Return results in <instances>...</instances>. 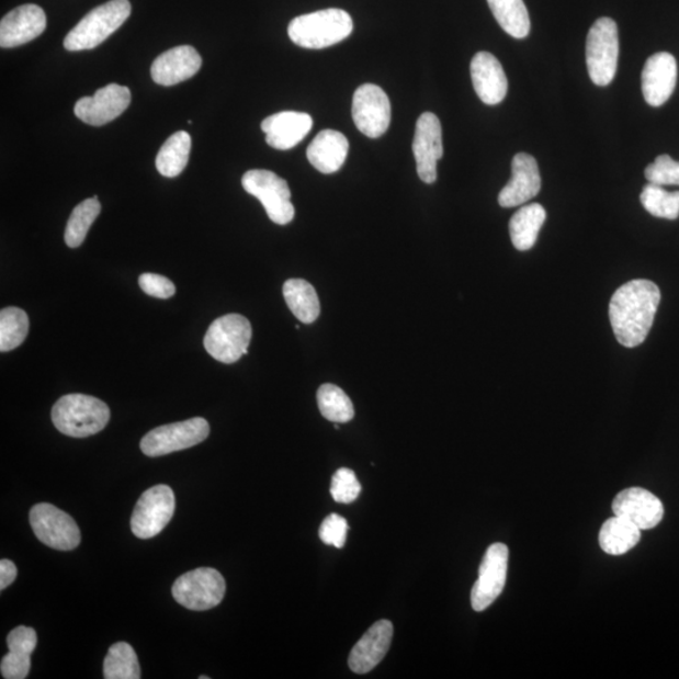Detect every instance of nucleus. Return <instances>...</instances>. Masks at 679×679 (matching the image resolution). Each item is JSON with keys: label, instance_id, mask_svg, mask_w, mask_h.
<instances>
[{"label": "nucleus", "instance_id": "obj_41", "mask_svg": "<svg viewBox=\"0 0 679 679\" xmlns=\"http://www.w3.org/2000/svg\"><path fill=\"white\" fill-rule=\"evenodd\" d=\"M16 578V567L11 561L0 562V589L10 587Z\"/></svg>", "mask_w": 679, "mask_h": 679}, {"label": "nucleus", "instance_id": "obj_39", "mask_svg": "<svg viewBox=\"0 0 679 679\" xmlns=\"http://www.w3.org/2000/svg\"><path fill=\"white\" fill-rule=\"evenodd\" d=\"M7 644L11 652L31 656L37 647V633L30 626H16L8 634Z\"/></svg>", "mask_w": 679, "mask_h": 679}, {"label": "nucleus", "instance_id": "obj_13", "mask_svg": "<svg viewBox=\"0 0 679 679\" xmlns=\"http://www.w3.org/2000/svg\"><path fill=\"white\" fill-rule=\"evenodd\" d=\"M507 567H509V547L501 543L489 546L479 566L478 580L471 592L472 608L476 612H484L501 596Z\"/></svg>", "mask_w": 679, "mask_h": 679}, {"label": "nucleus", "instance_id": "obj_14", "mask_svg": "<svg viewBox=\"0 0 679 679\" xmlns=\"http://www.w3.org/2000/svg\"><path fill=\"white\" fill-rule=\"evenodd\" d=\"M131 102V90L125 86L111 83L97 91L93 97L77 101L75 115L84 124L102 126L125 113Z\"/></svg>", "mask_w": 679, "mask_h": 679}, {"label": "nucleus", "instance_id": "obj_20", "mask_svg": "<svg viewBox=\"0 0 679 679\" xmlns=\"http://www.w3.org/2000/svg\"><path fill=\"white\" fill-rule=\"evenodd\" d=\"M471 77L475 91L486 105L495 106L502 102L509 90L503 67L488 52H478L471 63Z\"/></svg>", "mask_w": 679, "mask_h": 679}, {"label": "nucleus", "instance_id": "obj_12", "mask_svg": "<svg viewBox=\"0 0 679 679\" xmlns=\"http://www.w3.org/2000/svg\"><path fill=\"white\" fill-rule=\"evenodd\" d=\"M351 113L361 134L377 139L388 132L392 106L389 98L380 86H360L352 98Z\"/></svg>", "mask_w": 679, "mask_h": 679}, {"label": "nucleus", "instance_id": "obj_11", "mask_svg": "<svg viewBox=\"0 0 679 679\" xmlns=\"http://www.w3.org/2000/svg\"><path fill=\"white\" fill-rule=\"evenodd\" d=\"M174 512L173 489L167 485L149 488L135 506L132 518L133 534L143 540L159 535L173 519Z\"/></svg>", "mask_w": 679, "mask_h": 679}, {"label": "nucleus", "instance_id": "obj_8", "mask_svg": "<svg viewBox=\"0 0 679 679\" xmlns=\"http://www.w3.org/2000/svg\"><path fill=\"white\" fill-rule=\"evenodd\" d=\"M226 589V580L219 572L212 567H200L177 579L171 591L180 606L204 612L220 604Z\"/></svg>", "mask_w": 679, "mask_h": 679}, {"label": "nucleus", "instance_id": "obj_33", "mask_svg": "<svg viewBox=\"0 0 679 679\" xmlns=\"http://www.w3.org/2000/svg\"><path fill=\"white\" fill-rule=\"evenodd\" d=\"M29 330V315L22 308H3L0 312V351L8 352L21 347Z\"/></svg>", "mask_w": 679, "mask_h": 679}, {"label": "nucleus", "instance_id": "obj_6", "mask_svg": "<svg viewBox=\"0 0 679 679\" xmlns=\"http://www.w3.org/2000/svg\"><path fill=\"white\" fill-rule=\"evenodd\" d=\"M619 58L618 25L612 19H599L588 33L587 66L590 79L597 86L614 80Z\"/></svg>", "mask_w": 679, "mask_h": 679}, {"label": "nucleus", "instance_id": "obj_19", "mask_svg": "<svg viewBox=\"0 0 679 679\" xmlns=\"http://www.w3.org/2000/svg\"><path fill=\"white\" fill-rule=\"evenodd\" d=\"M541 189L537 161L525 152L516 154L512 160V177L498 195L503 208H513L535 197Z\"/></svg>", "mask_w": 679, "mask_h": 679}, {"label": "nucleus", "instance_id": "obj_26", "mask_svg": "<svg viewBox=\"0 0 679 679\" xmlns=\"http://www.w3.org/2000/svg\"><path fill=\"white\" fill-rule=\"evenodd\" d=\"M283 297L301 322L313 324L319 319L320 301L312 283L301 279L288 280L283 285Z\"/></svg>", "mask_w": 679, "mask_h": 679}, {"label": "nucleus", "instance_id": "obj_31", "mask_svg": "<svg viewBox=\"0 0 679 679\" xmlns=\"http://www.w3.org/2000/svg\"><path fill=\"white\" fill-rule=\"evenodd\" d=\"M317 406L324 418L333 423H348L355 416L354 406L339 386L324 384L317 391Z\"/></svg>", "mask_w": 679, "mask_h": 679}, {"label": "nucleus", "instance_id": "obj_32", "mask_svg": "<svg viewBox=\"0 0 679 679\" xmlns=\"http://www.w3.org/2000/svg\"><path fill=\"white\" fill-rule=\"evenodd\" d=\"M101 213V203L98 196L86 200L73 210L70 219L67 222L65 231V242L70 248H79L88 236L93 222Z\"/></svg>", "mask_w": 679, "mask_h": 679}, {"label": "nucleus", "instance_id": "obj_4", "mask_svg": "<svg viewBox=\"0 0 679 679\" xmlns=\"http://www.w3.org/2000/svg\"><path fill=\"white\" fill-rule=\"evenodd\" d=\"M131 14L132 4L128 0H110L94 8L67 34L65 48L70 52L97 48L122 27Z\"/></svg>", "mask_w": 679, "mask_h": 679}, {"label": "nucleus", "instance_id": "obj_16", "mask_svg": "<svg viewBox=\"0 0 679 679\" xmlns=\"http://www.w3.org/2000/svg\"><path fill=\"white\" fill-rule=\"evenodd\" d=\"M612 507L615 516L634 523L641 531L655 529L665 516V507L659 498L640 487L619 493Z\"/></svg>", "mask_w": 679, "mask_h": 679}, {"label": "nucleus", "instance_id": "obj_18", "mask_svg": "<svg viewBox=\"0 0 679 679\" xmlns=\"http://www.w3.org/2000/svg\"><path fill=\"white\" fill-rule=\"evenodd\" d=\"M676 83L677 61L672 55L659 52L647 59L642 72V91L648 105H664L672 97Z\"/></svg>", "mask_w": 679, "mask_h": 679}, {"label": "nucleus", "instance_id": "obj_7", "mask_svg": "<svg viewBox=\"0 0 679 679\" xmlns=\"http://www.w3.org/2000/svg\"><path fill=\"white\" fill-rule=\"evenodd\" d=\"M248 194L257 197L264 206L269 218L280 226H286L295 217V206L291 203L290 186L285 179L273 171L249 170L242 178Z\"/></svg>", "mask_w": 679, "mask_h": 679}, {"label": "nucleus", "instance_id": "obj_28", "mask_svg": "<svg viewBox=\"0 0 679 679\" xmlns=\"http://www.w3.org/2000/svg\"><path fill=\"white\" fill-rule=\"evenodd\" d=\"M192 149V137L178 132L169 137L157 155V169L162 177L176 178L183 173Z\"/></svg>", "mask_w": 679, "mask_h": 679}, {"label": "nucleus", "instance_id": "obj_9", "mask_svg": "<svg viewBox=\"0 0 679 679\" xmlns=\"http://www.w3.org/2000/svg\"><path fill=\"white\" fill-rule=\"evenodd\" d=\"M210 432V423L205 419L192 418L184 422L152 429L143 438L140 449L148 457H160V455L192 449L204 442Z\"/></svg>", "mask_w": 679, "mask_h": 679}, {"label": "nucleus", "instance_id": "obj_25", "mask_svg": "<svg viewBox=\"0 0 679 679\" xmlns=\"http://www.w3.org/2000/svg\"><path fill=\"white\" fill-rule=\"evenodd\" d=\"M546 220V211L537 203L522 206L510 220L512 245L519 251H529L535 246L541 228Z\"/></svg>", "mask_w": 679, "mask_h": 679}, {"label": "nucleus", "instance_id": "obj_3", "mask_svg": "<svg viewBox=\"0 0 679 679\" xmlns=\"http://www.w3.org/2000/svg\"><path fill=\"white\" fill-rule=\"evenodd\" d=\"M354 23L348 12L339 8L297 16L288 25V36L298 47L322 49L347 39Z\"/></svg>", "mask_w": 679, "mask_h": 679}, {"label": "nucleus", "instance_id": "obj_15", "mask_svg": "<svg viewBox=\"0 0 679 679\" xmlns=\"http://www.w3.org/2000/svg\"><path fill=\"white\" fill-rule=\"evenodd\" d=\"M412 154L419 178L427 184H433L437 180V162L443 157L442 125L434 114L425 113L419 116Z\"/></svg>", "mask_w": 679, "mask_h": 679}, {"label": "nucleus", "instance_id": "obj_2", "mask_svg": "<svg viewBox=\"0 0 679 679\" xmlns=\"http://www.w3.org/2000/svg\"><path fill=\"white\" fill-rule=\"evenodd\" d=\"M106 403L84 394H68L52 409V422L65 435L86 438L98 434L110 420Z\"/></svg>", "mask_w": 679, "mask_h": 679}, {"label": "nucleus", "instance_id": "obj_35", "mask_svg": "<svg viewBox=\"0 0 679 679\" xmlns=\"http://www.w3.org/2000/svg\"><path fill=\"white\" fill-rule=\"evenodd\" d=\"M331 496L339 503H351L357 500L361 493V485L355 472L349 468H340L331 480Z\"/></svg>", "mask_w": 679, "mask_h": 679}, {"label": "nucleus", "instance_id": "obj_30", "mask_svg": "<svg viewBox=\"0 0 679 679\" xmlns=\"http://www.w3.org/2000/svg\"><path fill=\"white\" fill-rule=\"evenodd\" d=\"M103 677L106 679H140L139 660L131 644L118 642L109 648L103 661Z\"/></svg>", "mask_w": 679, "mask_h": 679}, {"label": "nucleus", "instance_id": "obj_34", "mask_svg": "<svg viewBox=\"0 0 679 679\" xmlns=\"http://www.w3.org/2000/svg\"><path fill=\"white\" fill-rule=\"evenodd\" d=\"M641 203L657 218L675 220L679 217V192H667L664 186L649 183L643 188Z\"/></svg>", "mask_w": 679, "mask_h": 679}, {"label": "nucleus", "instance_id": "obj_24", "mask_svg": "<svg viewBox=\"0 0 679 679\" xmlns=\"http://www.w3.org/2000/svg\"><path fill=\"white\" fill-rule=\"evenodd\" d=\"M349 142L337 131H322L307 148V159L322 174L337 173L347 161Z\"/></svg>", "mask_w": 679, "mask_h": 679}, {"label": "nucleus", "instance_id": "obj_38", "mask_svg": "<svg viewBox=\"0 0 679 679\" xmlns=\"http://www.w3.org/2000/svg\"><path fill=\"white\" fill-rule=\"evenodd\" d=\"M139 286L146 295L167 299L176 295V285L169 279L157 273H144L139 278Z\"/></svg>", "mask_w": 679, "mask_h": 679}, {"label": "nucleus", "instance_id": "obj_5", "mask_svg": "<svg viewBox=\"0 0 679 679\" xmlns=\"http://www.w3.org/2000/svg\"><path fill=\"white\" fill-rule=\"evenodd\" d=\"M251 339V322L242 315L229 314L212 322L205 333L204 348L220 363L234 364L248 354Z\"/></svg>", "mask_w": 679, "mask_h": 679}, {"label": "nucleus", "instance_id": "obj_42", "mask_svg": "<svg viewBox=\"0 0 679 679\" xmlns=\"http://www.w3.org/2000/svg\"><path fill=\"white\" fill-rule=\"evenodd\" d=\"M200 679H210L208 676H201Z\"/></svg>", "mask_w": 679, "mask_h": 679}, {"label": "nucleus", "instance_id": "obj_22", "mask_svg": "<svg viewBox=\"0 0 679 679\" xmlns=\"http://www.w3.org/2000/svg\"><path fill=\"white\" fill-rule=\"evenodd\" d=\"M313 117L297 111H283L264 118L261 125L265 143L278 150H290L312 132Z\"/></svg>", "mask_w": 679, "mask_h": 679}, {"label": "nucleus", "instance_id": "obj_29", "mask_svg": "<svg viewBox=\"0 0 679 679\" xmlns=\"http://www.w3.org/2000/svg\"><path fill=\"white\" fill-rule=\"evenodd\" d=\"M487 3L496 21L507 34L516 39L529 36L531 22L523 0H487Z\"/></svg>", "mask_w": 679, "mask_h": 679}, {"label": "nucleus", "instance_id": "obj_40", "mask_svg": "<svg viewBox=\"0 0 679 679\" xmlns=\"http://www.w3.org/2000/svg\"><path fill=\"white\" fill-rule=\"evenodd\" d=\"M31 669V656L19 655L8 652L2 659L0 670L5 679H24L29 677Z\"/></svg>", "mask_w": 679, "mask_h": 679}, {"label": "nucleus", "instance_id": "obj_37", "mask_svg": "<svg viewBox=\"0 0 679 679\" xmlns=\"http://www.w3.org/2000/svg\"><path fill=\"white\" fill-rule=\"evenodd\" d=\"M349 523L342 516L332 513L321 523L319 536L324 544L338 548L347 543Z\"/></svg>", "mask_w": 679, "mask_h": 679}, {"label": "nucleus", "instance_id": "obj_27", "mask_svg": "<svg viewBox=\"0 0 679 679\" xmlns=\"http://www.w3.org/2000/svg\"><path fill=\"white\" fill-rule=\"evenodd\" d=\"M641 530L623 518L609 519L599 534V545L609 555H624L640 543Z\"/></svg>", "mask_w": 679, "mask_h": 679}, {"label": "nucleus", "instance_id": "obj_1", "mask_svg": "<svg viewBox=\"0 0 679 679\" xmlns=\"http://www.w3.org/2000/svg\"><path fill=\"white\" fill-rule=\"evenodd\" d=\"M659 303V287L648 280H633L616 290L610 299L609 317L621 346L637 348L647 339Z\"/></svg>", "mask_w": 679, "mask_h": 679}, {"label": "nucleus", "instance_id": "obj_36", "mask_svg": "<svg viewBox=\"0 0 679 679\" xmlns=\"http://www.w3.org/2000/svg\"><path fill=\"white\" fill-rule=\"evenodd\" d=\"M649 183L660 186L679 185V161L669 155H659L644 171Z\"/></svg>", "mask_w": 679, "mask_h": 679}, {"label": "nucleus", "instance_id": "obj_17", "mask_svg": "<svg viewBox=\"0 0 679 679\" xmlns=\"http://www.w3.org/2000/svg\"><path fill=\"white\" fill-rule=\"evenodd\" d=\"M47 27L45 11L36 4H24L3 16L0 22V46L13 48L41 36Z\"/></svg>", "mask_w": 679, "mask_h": 679}, {"label": "nucleus", "instance_id": "obj_21", "mask_svg": "<svg viewBox=\"0 0 679 679\" xmlns=\"http://www.w3.org/2000/svg\"><path fill=\"white\" fill-rule=\"evenodd\" d=\"M202 57L192 46H179L160 55L151 66V77L160 86L182 83L201 70Z\"/></svg>", "mask_w": 679, "mask_h": 679}, {"label": "nucleus", "instance_id": "obj_10", "mask_svg": "<svg viewBox=\"0 0 679 679\" xmlns=\"http://www.w3.org/2000/svg\"><path fill=\"white\" fill-rule=\"evenodd\" d=\"M30 523L41 543L71 552L81 543V532L70 514L50 503H38L30 512Z\"/></svg>", "mask_w": 679, "mask_h": 679}, {"label": "nucleus", "instance_id": "obj_23", "mask_svg": "<svg viewBox=\"0 0 679 679\" xmlns=\"http://www.w3.org/2000/svg\"><path fill=\"white\" fill-rule=\"evenodd\" d=\"M393 633L389 621L376 622L350 653L349 667L352 672L365 675L380 665L391 649Z\"/></svg>", "mask_w": 679, "mask_h": 679}]
</instances>
